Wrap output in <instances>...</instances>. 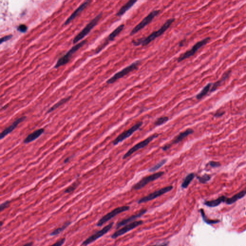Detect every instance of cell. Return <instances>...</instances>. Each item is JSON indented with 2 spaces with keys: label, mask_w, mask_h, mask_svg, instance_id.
<instances>
[{
  "label": "cell",
  "mask_w": 246,
  "mask_h": 246,
  "mask_svg": "<svg viewBox=\"0 0 246 246\" xmlns=\"http://www.w3.org/2000/svg\"><path fill=\"white\" fill-rule=\"evenodd\" d=\"M175 21V18H170L166 21V22L162 26V27L159 30L153 32L147 37L138 39V40H133L132 41V43L134 46H140V45L145 46L149 44L155 39L163 35L169 28L170 26L172 24V23Z\"/></svg>",
  "instance_id": "obj_1"
},
{
  "label": "cell",
  "mask_w": 246,
  "mask_h": 246,
  "mask_svg": "<svg viewBox=\"0 0 246 246\" xmlns=\"http://www.w3.org/2000/svg\"><path fill=\"white\" fill-rule=\"evenodd\" d=\"M140 64V61H135L134 63H132L130 65H128L126 68H124V69L121 70L120 71L118 72L117 73H116L112 77L109 79L106 83L108 84L115 83L116 81H117L118 80L122 79L123 77L126 76V75H128L131 72L134 71L135 70H136L139 68V65Z\"/></svg>",
  "instance_id": "obj_2"
},
{
  "label": "cell",
  "mask_w": 246,
  "mask_h": 246,
  "mask_svg": "<svg viewBox=\"0 0 246 246\" xmlns=\"http://www.w3.org/2000/svg\"><path fill=\"white\" fill-rule=\"evenodd\" d=\"M86 41H87L86 40H84L81 41V42H80L79 44L76 45L74 47H73L64 56L61 57L57 61L54 68H58L61 66L68 64L73 54L75 53L76 51H78L80 48H81V47L86 44Z\"/></svg>",
  "instance_id": "obj_3"
},
{
  "label": "cell",
  "mask_w": 246,
  "mask_h": 246,
  "mask_svg": "<svg viewBox=\"0 0 246 246\" xmlns=\"http://www.w3.org/2000/svg\"><path fill=\"white\" fill-rule=\"evenodd\" d=\"M102 15H103V13H101L97 16L96 17H95L93 20H92L91 22H89L88 24L84 28V29L80 33H79L78 35L75 37L73 40V43L74 44H76L80 40L83 39L85 37H86L88 34V33L91 32V30L97 24V23L102 17Z\"/></svg>",
  "instance_id": "obj_4"
},
{
  "label": "cell",
  "mask_w": 246,
  "mask_h": 246,
  "mask_svg": "<svg viewBox=\"0 0 246 246\" xmlns=\"http://www.w3.org/2000/svg\"><path fill=\"white\" fill-rule=\"evenodd\" d=\"M210 40H211V38L210 37H208L197 42V44H196L190 50L187 51L183 54H181V56H180L177 59V62L180 63L184 60L185 59H188L194 56L200 49L202 47L208 44Z\"/></svg>",
  "instance_id": "obj_5"
},
{
  "label": "cell",
  "mask_w": 246,
  "mask_h": 246,
  "mask_svg": "<svg viewBox=\"0 0 246 246\" xmlns=\"http://www.w3.org/2000/svg\"><path fill=\"white\" fill-rule=\"evenodd\" d=\"M130 207L128 206H123L116 208V209H113L112 211L106 214L99 220V221L97 223L96 226L99 227L101 226L104 224L106 223V222L110 221V220L112 219L113 217L121 214L122 212L128 211Z\"/></svg>",
  "instance_id": "obj_6"
},
{
  "label": "cell",
  "mask_w": 246,
  "mask_h": 246,
  "mask_svg": "<svg viewBox=\"0 0 246 246\" xmlns=\"http://www.w3.org/2000/svg\"><path fill=\"white\" fill-rule=\"evenodd\" d=\"M160 13V10H154V11L151 12L146 17L144 18L141 21L139 24L136 26L135 28L132 30L131 32L130 33V36H133L136 34V33L140 32V30L145 28L146 26L149 24L153 19L157 16Z\"/></svg>",
  "instance_id": "obj_7"
},
{
  "label": "cell",
  "mask_w": 246,
  "mask_h": 246,
  "mask_svg": "<svg viewBox=\"0 0 246 246\" xmlns=\"http://www.w3.org/2000/svg\"><path fill=\"white\" fill-rule=\"evenodd\" d=\"M159 135L158 134H154L153 135L151 136L148 138H147V139H145L143 141H141L139 143L136 144V145L133 146V147L131 148L130 150H128V152H127V153L124 155L123 157V159H126L128 157H130L132 154H133L134 152H136V151H139V150L146 147L154 139L158 137Z\"/></svg>",
  "instance_id": "obj_8"
},
{
  "label": "cell",
  "mask_w": 246,
  "mask_h": 246,
  "mask_svg": "<svg viewBox=\"0 0 246 246\" xmlns=\"http://www.w3.org/2000/svg\"><path fill=\"white\" fill-rule=\"evenodd\" d=\"M113 224L114 223L113 222H112L111 223L104 227V228H102L100 230L98 231L93 235H92L91 236L88 237V238L86 239V240L83 241V242L82 243V246H87V245H89L90 244L97 240L99 238L104 236L105 234L107 233L112 229Z\"/></svg>",
  "instance_id": "obj_9"
},
{
  "label": "cell",
  "mask_w": 246,
  "mask_h": 246,
  "mask_svg": "<svg viewBox=\"0 0 246 246\" xmlns=\"http://www.w3.org/2000/svg\"><path fill=\"white\" fill-rule=\"evenodd\" d=\"M164 174V172H159L144 177L138 182V183H136L133 186L132 189L135 190H139L141 188L145 187V186L148 183H150V182L158 179L159 178L163 176Z\"/></svg>",
  "instance_id": "obj_10"
},
{
  "label": "cell",
  "mask_w": 246,
  "mask_h": 246,
  "mask_svg": "<svg viewBox=\"0 0 246 246\" xmlns=\"http://www.w3.org/2000/svg\"><path fill=\"white\" fill-rule=\"evenodd\" d=\"M172 189H173V186H168V187L160 188V190L155 191L153 193H151L148 195L141 198L138 201V203L139 204H141L143 203L147 202H149L151 200H153L156 199L158 197H160V196L163 195L165 193L169 192L170 191L172 190Z\"/></svg>",
  "instance_id": "obj_11"
},
{
  "label": "cell",
  "mask_w": 246,
  "mask_h": 246,
  "mask_svg": "<svg viewBox=\"0 0 246 246\" xmlns=\"http://www.w3.org/2000/svg\"><path fill=\"white\" fill-rule=\"evenodd\" d=\"M143 224V221L140 220V221H134L130 223L126 224L124 226L115 232V233H113L111 236V238L112 239L117 238L118 237L124 235V234H126L128 232L132 230L135 229L139 226L142 224Z\"/></svg>",
  "instance_id": "obj_12"
},
{
  "label": "cell",
  "mask_w": 246,
  "mask_h": 246,
  "mask_svg": "<svg viewBox=\"0 0 246 246\" xmlns=\"http://www.w3.org/2000/svg\"><path fill=\"white\" fill-rule=\"evenodd\" d=\"M142 124V122L140 121V122H138L133 127H132L131 128L128 129V130L125 131L123 132L122 134H121L120 135L118 136L117 138L115 139V140H113V145H117L118 143H119L121 142L124 141V140H126L127 138H129V136H130L135 132L139 130V128H140Z\"/></svg>",
  "instance_id": "obj_13"
},
{
  "label": "cell",
  "mask_w": 246,
  "mask_h": 246,
  "mask_svg": "<svg viewBox=\"0 0 246 246\" xmlns=\"http://www.w3.org/2000/svg\"><path fill=\"white\" fill-rule=\"evenodd\" d=\"M147 209H142L138 213L132 215L128 217V218H127L122 220V221H121L120 222L117 224L116 226V229H119L121 227L124 226L126 224L134 222V221H135V220L136 219L139 218L140 217L142 216L144 214H145L147 212Z\"/></svg>",
  "instance_id": "obj_14"
},
{
  "label": "cell",
  "mask_w": 246,
  "mask_h": 246,
  "mask_svg": "<svg viewBox=\"0 0 246 246\" xmlns=\"http://www.w3.org/2000/svg\"><path fill=\"white\" fill-rule=\"evenodd\" d=\"M124 25H121L119 27H117L116 29L113 30V32L111 33L110 35L107 38V39L106 40V41L104 43V44L102 45L100 48L97 50L96 52L97 53H99V52H100L108 44L109 42L113 40L114 39H115V38L116 37L122 32V30L124 28Z\"/></svg>",
  "instance_id": "obj_15"
},
{
  "label": "cell",
  "mask_w": 246,
  "mask_h": 246,
  "mask_svg": "<svg viewBox=\"0 0 246 246\" xmlns=\"http://www.w3.org/2000/svg\"><path fill=\"white\" fill-rule=\"evenodd\" d=\"M26 119V116H22L20 118H18L17 120H16L15 122L11 124V126L5 128L3 131H2L1 134L0 135V139L1 140L3 139L6 135H8V134H10L15 129L17 128L18 124H20L21 122L24 121Z\"/></svg>",
  "instance_id": "obj_16"
},
{
  "label": "cell",
  "mask_w": 246,
  "mask_h": 246,
  "mask_svg": "<svg viewBox=\"0 0 246 246\" xmlns=\"http://www.w3.org/2000/svg\"><path fill=\"white\" fill-rule=\"evenodd\" d=\"M91 2V1H87L83 3L81 5H80L79 8H77L76 10L74 11V12L70 16V17L68 18L67 21H65L64 24L65 25L69 24V23L71 22L88 5V4Z\"/></svg>",
  "instance_id": "obj_17"
},
{
  "label": "cell",
  "mask_w": 246,
  "mask_h": 246,
  "mask_svg": "<svg viewBox=\"0 0 246 246\" xmlns=\"http://www.w3.org/2000/svg\"><path fill=\"white\" fill-rule=\"evenodd\" d=\"M194 132V130L193 129H191V128H188L186 130L181 132L178 135L176 136V138H175V140H173V141L171 143L168 144V146L171 147L172 145H174V144H176L180 142H181L182 140H184L185 138H187L188 136L191 135V134H193Z\"/></svg>",
  "instance_id": "obj_18"
},
{
  "label": "cell",
  "mask_w": 246,
  "mask_h": 246,
  "mask_svg": "<svg viewBox=\"0 0 246 246\" xmlns=\"http://www.w3.org/2000/svg\"><path fill=\"white\" fill-rule=\"evenodd\" d=\"M45 130L44 128H40L37 130L33 132L32 134H29V135L25 138L24 140V143L27 144L32 142L36 140V139L40 137L43 133L44 132Z\"/></svg>",
  "instance_id": "obj_19"
},
{
  "label": "cell",
  "mask_w": 246,
  "mask_h": 246,
  "mask_svg": "<svg viewBox=\"0 0 246 246\" xmlns=\"http://www.w3.org/2000/svg\"><path fill=\"white\" fill-rule=\"evenodd\" d=\"M136 2L137 1H135V0H130L126 4H124V5L120 9V10L118 11L116 15L118 16H123L124 14L127 12V11H128L135 4Z\"/></svg>",
  "instance_id": "obj_20"
},
{
  "label": "cell",
  "mask_w": 246,
  "mask_h": 246,
  "mask_svg": "<svg viewBox=\"0 0 246 246\" xmlns=\"http://www.w3.org/2000/svg\"><path fill=\"white\" fill-rule=\"evenodd\" d=\"M246 195V189H245L241 191L240 192L237 193L236 194L233 196V197H231V198H227L225 202L227 204H228V205L233 204L234 203L236 202L237 200L243 198Z\"/></svg>",
  "instance_id": "obj_21"
},
{
  "label": "cell",
  "mask_w": 246,
  "mask_h": 246,
  "mask_svg": "<svg viewBox=\"0 0 246 246\" xmlns=\"http://www.w3.org/2000/svg\"><path fill=\"white\" fill-rule=\"evenodd\" d=\"M231 70H229L228 71L225 73L224 74L223 76V77H222L219 80L217 81V82H215L213 84L211 89V91H210L211 92H213L216 91V89L218 88L220 86H221L222 84L227 79H228L229 75L231 74Z\"/></svg>",
  "instance_id": "obj_22"
},
{
  "label": "cell",
  "mask_w": 246,
  "mask_h": 246,
  "mask_svg": "<svg viewBox=\"0 0 246 246\" xmlns=\"http://www.w3.org/2000/svg\"><path fill=\"white\" fill-rule=\"evenodd\" d=\"M227 198L226 196H222L221 197H219L217 199L214 200H210V201H207L204 202V204L207 206L210 207H215L221 204V203L226 202Z\"/></svg>",
  "instance_id": "obj_23"
},
{
  "label": "cell",
  "mask_w": 246,
  "mask_h": 246,
  "mask_svg": "<svg viewBox=\"0 0 246 246\" xmlns=\"http://www.w3.org/2000/svg\"><path fill=\"white\" fill-rule=\"evenodd\" d=\"M194 177L195 174L194 173H190L187 175V176L184 178L183 182L181 184V187L183 188H187Z\"/></svg>",
  "instance_id": "obj_24"
},
{
  "label": "cell",
  "mask_w": 246,
  "mask_h": 246,
  "mask_svg": "<svg viewBox=\"0 0 246 246\" xmlns=\"http://www.w3.org/2000/svg\"><path fill=\"white\" fill-rule=\"evenodd\" d=\"M70 98H71V97L70 96L68 97L67 98H64V99H62L61 100L58 101V103H56V104H54L53 106H52L51 108H50L48 111H47V113H50V112H53V111L59 107L60 106L65 104V103H67V101H68L70 100Z\"/></svg>",
  "instance_id": "obj_25"
},
{
  "label": "cell",
  "mask_w": 246,
  "mask_h": 246,
  "mask_svg": "<svg viewBox=\"0 0 246 246\" xmlns=\"http://www.w3.org/2000/svg\"><path fill=\"white\" fill-rule=\"evenodd\" d=\"M212 85V83L208 84L206 86L204 87V88H203L202 90L199 94H197V96H196V98L198 100H200V99H202L203 97L206 95L209 92V91H210Z\"/></svg>",
  "instance_id": "obj_26"
},
{
  "label": "cell",
  "mask_w": 246,
  "mask_h": 246,
  "mask_svg": "<svg viewBox=\"0 0 246 246\" xmlns=\"http://www.w3.org/2000/svg\"><path fill=\"white\" fill-rule=\"evenodd\" d=\"M71 224V222L70 221H68V222H65L64 225L62 226L59 227V228H57L56 230L52 232V233L50 234V235L51 236H56L60 233H61L62 232H63L65 228H67L68 226Z\"/></svg>",
  "instance_id": "obj_27"
},
{
  "label": "cell",
  "mask_w": 246,
  "mask_h": 246,
  "mask_svg": "<svg viewBox=\"0 0 246 246\" xmlns=\"http://www.w3.org/2000/svg\"><path fill=\"white\" fill-rule=\"evenodd\" d=\"M166 159L162 160L161 161H160L159 163H158L157 164H155L154 166H153V167H151V168L148 169V171L150 172H154L156 171L157 170H159L160 168L162 167L163 165H164L165 163H166Z\"/></svg>",
  "instance_id": "obj_28"
},
{
  "label": "cell",
  "mask_w": 246,
  "mask_h": 246,
  "mask_svg": "<svg viewBox=\"0 0 246 246\" xmlns=\"http://www.w3.org/2000/svg\"><path fill=\"white\" fill-rule=\"evenodd\" d=\"M168 120H169V117L167 116H163V117H160L155 122L154 125L155 126H160L166 123Z\"/></svg>",
  "instance_id": "obj_29"
},
{
  "label": "cell",
  "mask_w": 246,
  "mask_h": 246,
  "mask_svg": "<svg viewBox=\"0 0 246 246\" xmlns=\"http://www.w3.org/2000/svg\"><path fill=\"white\" fill-rule=\"evenodd\" d=\"M200 212H201V214H202V217L203 221H204L205 223H206L207 224H216L219 222V221H218V220L215 221V220H209V219H208L206 216V215H205L204 211H203L202 209L200 210Z\"/></svg>",
  "instance_id": "obj_30"
},
{
  "label": "cell",
  "mask_w": 246,
  "mask_h": 246,
  "mask_svg": "<svg viewBox=\"0 0 246 246\" xmlns=\"http://www.w3.org/2000/svg\"><path fill=\"white\" fill-rule=\"evenodd\" d=\"M211 178V176L207 174H205L202 176H197V179L201 183L205 184L209 181Z\"/></svg>",
  "instance_id": "obj_31"
},
{
  "label": "cell",
  "mask_w": 246,
  "mask_h": 246,
  "mask_svg": "<svg viewBox=\"0 0 246 246\" xmlns=\"http://www.w3.org/2000/svg\"><path fill=\"white\" fill-rule=\"evenodd\" d=\"M79 183L78 182H75L74 184H73L71 186H70L69 187L65 190L64 192L65 193H70L71 192H73L76 188H77V186L79 185Z\"/></svg>",
  "instance_id": "obj_32"
},
{
  "label": "cell",
  "mask_w": 246,
  "mask_h": 246,
  "mask_svg": "<svg viewBox=\"0 0 246 246\" xmlns=\"http://www.w3.org/2000/svg\"><path fill=\"white\" fill-rule=\"evenodd\" d=\"M10 204V201H9V200L6 201V202L1 204V205L0 206V211H1V212H3L4 210H5L6 208H8V207H9Z\"/></svg>",
  "instance_id": "obj_33"
},
{
  "label": "cell",
  "mask_w": 246,
  "mask_h": 246,
  "mask_svg": "<svg viewBox=\"0 0 246 246\" xmlns=\"http://www.w3.org/2000/svg\"><path fill=\"white\" fill-rule=\"evenodd\" d=\"M65 241V238H63L61 239L60 240L57 241L55 243L51 245L50 246H62L64 243Z\"/></svg>",
  "instance_id": "obj_34"
},
{
  "label": "cell",
  "mask_w": 246,
  "mask_h": 246,
  "mask_svg": "<svg viewBox=\"0 0 246 246\" xmlns=\"http://www.w3.org/2000/svg\"><path fill=\"white\" fill-rule=\"evenodd\" d=\"M18 31L21 32H26L28 29V27L25 25L21 24L18 26L17 28Z\"/></svg>",
  "instance_id": "obj_35"
},
{
  "label": "cell",
  "mask_w": 246,
  "mask_h": 246,
  "mask_svg": "<svg viewBox=\"0 0 246 246\" xmlns=\"http://www.w3.org/2000/svg\"><path fill=\"white\" fill-rule=\"evenodd\" d=\"M13 36L12 35H8V36H5L4 37L2 38L1 39V40H0V44H2L3 42H5V41H8V40H10V39L12 38Z\"/></svg>",
  "instance_id": "obj_36"
},
{
  "label": "cell",
  "mask_w": 246,
  "mask_h": 246,
  "mask_svg": "<svg viewBox=\"0 0 246 246\" xmlns=\"http://www.w3.org/2000/svg\"><path fill=\"white\" fill-rule=\"evenodd\" d=\"M209 164L212 167H217L221 166V164L219 162H214V161H211L209 162Z\"/></svg>",
  "instance_id": "obj_37"
},
{
  "label": "cell",
  "mask_w": 246,
  "mask_h": 246,
  "mask_svg": "<svg viewBox=\"0 0 246 246\" xmlns=\"http://www.w3.org/2000/svg\"><path fill=\"white\" fill-rule=\"evenodd\" d=\"M224 112H223V111L218 112H216V113L215 114L214 116L216 117H220V116H222L223 115H224Z\"/></svg>",
  "instance_id": "obj_38"
},
{
  "label": "cell",
  "mask_w": 246,
  "mask_h": 246,
  "mask_svg": "<svg viewBox=\"0 0 246 246\" xmlns=\"http://www.w3.org/2000/svg\"><path fill=\"white\" fill-rule=\"evenodd\" d=\"M185 41H186V40H185V39H184V40H182L179 42V46L180 47L183 46L184 45V44H185Z\"/></svg>",
  "instance_id": "obj_39"
},
{
  "label": "cell",
  "mask_w": 246,
  "mask_h": 246,
  "mask_svg": "<svg viewBox=\"0 0 246 246\" xmlns=\"http://www.w3.org/2000/svg\"><path fill=\"white\" fill-rule=\"evenodd\" d=\"M168 245V243H166L162 244H160V245H151V246H167Z\"/></svg>",
  "instance_id": "obj_40"
},
{
  "label": "cell",
  "mask_w": 246,
  "mask_h": 246,
  "mask_svg": "<svg viewBox=\"0 0 246 246\" xmlns=\"http://www.w3.org/2000/svg\"><path fill=\"white\" fill-rule=\"evenodd\" d=\"M33 245V242H30L26 244L23 246H32Z\"/></svg>",
  "instance_id": "obj_41"
},
{
  "label": "cell",
  "mask_w": 246,
  "mask_h": 246,
  "mask_svg": "<svg viewBox=\"0 0 246 246\" xmlns=\"http://www.w3.org/2000/svg\"><path fill=\"white\" fill-rule=\"evenodd\" d=\"M69 160H70V158H69V157L66 158L64 160V164H67V163H68V162H69Z\"/></svg>",
  "instance_id": "obj_42"
},
{
  "label": "cell",
  "mask_w": 246,
  "mask_h": 246,
  "mask_svg": "<svg viewBox=\"0 0 246 246\" xmlns=\"http://www.w3.org/2000/svg\"><path fill=\"white\" fill-rule=\"evenodd\" d=\"M0 224H1V226H1V227H2V226H3V222H1V223Z\"/></svg>",
  "instance_id": "obj_43"
}]
</instances>
